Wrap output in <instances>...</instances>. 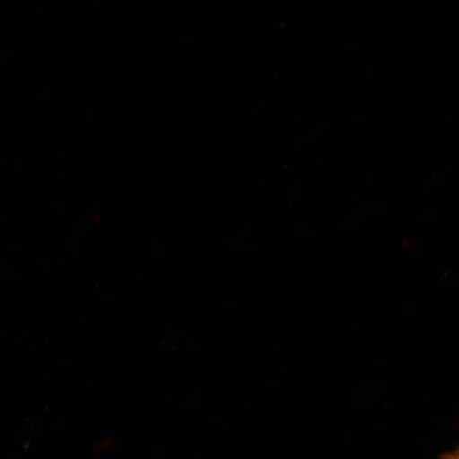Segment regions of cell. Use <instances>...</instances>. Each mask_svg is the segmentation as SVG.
<instances>
[{
    "label": "cell",
    "mask_w": 459,
    "mask_h": 459,
    "mask_svg": "<svg viewBox=\"0 0 459 459\" xmlns=\"http://www.w3.org/2000/svg\"><path fill=\"white\" fill-rule=\"evenodd\" d=\"M444 459H459V446L455 451L449 453V455Z\"/></svg>",
    "instance_id": "6da1fadb"
}]
</instances>
